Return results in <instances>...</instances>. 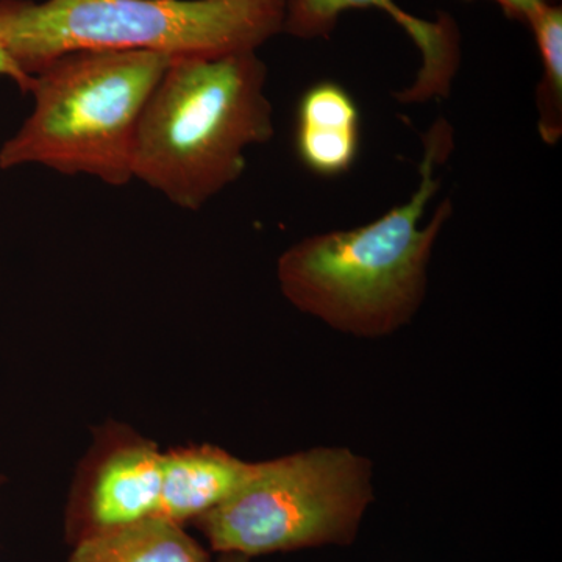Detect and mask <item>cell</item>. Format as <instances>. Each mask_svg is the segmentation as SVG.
Returning <instances> with one entry per match:
<instances>
[{"label": "cell", "instance_id": "8fae6325", "mask_svg": "<svg viewBox=\"0 0 562 562\" xmlns=\"http://www.w3.org/2000/svg\"><path fill=\"white\" fill-rule=\"evenodd\" d=\"M527 27L542 65L536 90L539 136L543 143L554 146L562 138V7L557 2L543 3Z\"/></svg>", "mask_w": 562, "mask_h": 562}, {"label": "cell", "instance_id": "6da1fadb", "mask_svg": "<svg viewBox=\"0 0 562 562\" xmlns=\"http://www.w3.org/2000/svg\"><path fill=\"white\" fill-rule=\"evenodd\" d=\"M422 140L420 181L408 202L360 227L308 236L281 255L277 277L295 308L360 338L391 335L416 316L432 249L453 214L446 199L422 225L441 188L436 172L454 149L452 125L438 120Z\"/></svg>", "mask_w": 562, "mask_h": 562}, {"label": "cell", "instance_id": "7a4b0ae2", "mask_svg": "<svg viewBox=\"0 0 562 562\" xmlns=\"http://www.w3.org/2000/svg\"><path fill=\"white\" fill-rule=\"evenodd\" d=\"M268 68L257 50L172 58L144 106L133 179L198 211L246 169V150L273 136Z\"/></svg>", "mask_w": 562, "mask_h": 562}, {"label": "cell", "instance_id": "8992f818", "mask_svg": "<svg viewBox=\"0 0 562 562\" xmlns=\"http://www.w3.org/2000/svg\"><path fill=\"white\" fill-rule=\"evenodd\" d=\"M162 452L127 428L105 431L81 464L68 509V527L81 538L158 516Z\"/></svg>", "mask_w": 562, "mask_h": 562}, {"label": "cell", "instance_id": "ba28073f", "mask_svg": "<svg viewBox=\"0 0 562 562\" xmlns=\"http://www.w3.org/2000/svg\"><path fill=\"white\" fill-rule=\"evenodd\" d=\"M255 462L220 447L190 446L162 452L160 512L176 524L194 522L235 494L254 472Z\"/></svg>", "mask_w": 562, "mask_h": 562}, {"label": "cell", "instance_id": "5b68a950", "mask_svg": "<svg viewBox=\"0 0 562 562\" xmlns=\"http://www.w3.org/2000/svg\"><path fill=\"white\" fill-rule=\"evenodd\" d=\"M371 461L349 449H312L255 462L246 483L194 520L211 549L261 557L349 546L373 501Z\"/></svg>", "mask_w": 562, "mask_h": 562}, {"label": "cell", "instance_id": "9c48e42d", "mask_svg": "<svg viewBox=\"0 0 562 562\" xmlns=\"http://www.w3.org/2000/svg\"><path fill=\"white\" fill-rule=\"evenodd\" d=\"M360 140V109L342 85L319 81L305 91L299 102L295 147L310 171L322 177L350 171Z\"/></svg>", "mask_w": 562, "mask_h": 562}, {"label": "cell", "instance_id": "3957f363", "mask_svg": "<svg viewBox=\"0 0 562 562\" xmlns=\"http://www.w3.org/2000/svg\"><path fill=\"white\" fill-rule=\"evenodd\" d=\"M283 21L284 0H0V49L32 77L70 52L257 50Z\"/></svg>", "mask_w": 562, "mask_h": 562}, {"label": "cell", "instance_id": "4fadbf2b", "mask_svg": "<svg viewBox=\"0 0 562 562\" xmlns=\"http://www.w3.org/2000/svg\"><path fill=\"white\" fill-rule=\"evenodd\" d=\"M0 76L10 77L11 80L16 81L18 87H20L22 91L27 92L32 77H25L24 74L14 66V63L10 60L9 55L2 49H0Z\"/></svg>", "mask_w": 562, "mask_h": 562}, {"label": "cell", "instance_id": "277c9868", "mask_svg": "<svg viewBox=\"0 0 562 562\" xmlns=\"http://www.w3.org/2000/svg\"><path fill=\"white\" fill-rule=\"evenodd\" d=\"M171 57L154 52H70L33 74L35 109L0 149V169L43 165L110 187L133 180L144 106Z\"/></svg>", "mask_w": 562, "mask_h": 562}, {"label": "cell", "instance_id": "9a60e30c", "mask_svg": "<svg viewBox=\"0 0 562 562\" xmlns=\"http://www.w3.org/2000/svg\"><path fill=\"white\" fill-rule=\"evenodd\" d=\"M2 482H3V479H2V476H0V483H2Z\"/></svg>", "mask_w": 562, "mask_h": 562}, {"label": "cell", "instance_id": "30bf717a", "mask_svg": "<svg viewBox=\"0 0 562 562\" xmlns=\"http://www.w3.org/2000/svg\"><path fill=\"white\" fill-rule=\"evenodd\" d=\"M66 562H213L183 525L151 516L81 538Z\"/></svg>", "mask_w": 562, "mask_h": 562}, {"label": "cell", "instance_id": "52a82bcc", "mask_svg": "<svg viewBox=\"0 0 562 562\" xmlns=\"http://www.w3.org/2000/svg\"><path fill=\"white\" fill-rule=\"evenodd\" d=\"M368 9L386 13L420 52L416 79L395 92L397 102L408 105L449 98L461 65V33L446 11L428 21L414 16L395 0H284L283 33L299 40H327L344 13Z\"/></svg>", "mask_w": 562, "mask_h": 562}, {"label": "cell", "instance_id": "5bb4252c", "mask_svg": "<svg viewBox=\"0 0 562 562\" xmlns=\"http://www.w3.org/2000/svg\"><path fill=\"white\" fill-rule=\"evenodd\" d=\"M217 562H250V558L239 553H221Z\"/></svg>", "mask_w": 562, "mask_h": 562}, {"label": "cell", "instance_id": "7c38bea8", "mask_svg": "<svg viewBox=\"0 0 562 562\" xmlns=\"http://www.w3.org/2000/svg\"><path fill=\"white\" fill-rule=\"evenodd\" d=\"M491 2L497 3L508 20L527 25L532 14L541 9L543 3L557 2V0H491Z\"/></svg>", "mask_w": 562, "mask_h": 562}]
</instances>
